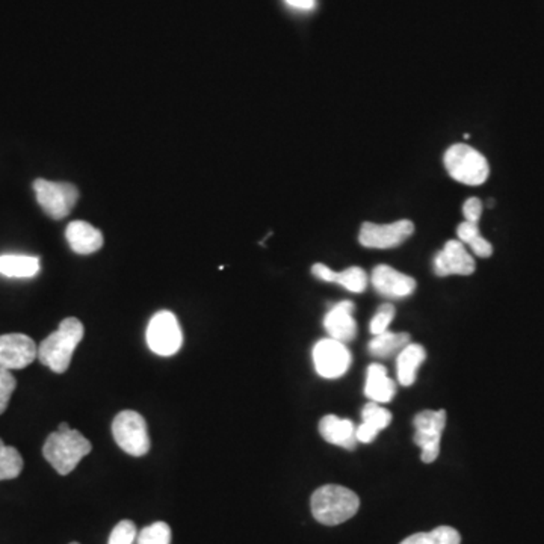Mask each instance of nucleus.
Returning a JSON list of instances; mask_svg holds the SVG:
<instances>
[{
    "instance_id": "19",
    "label": "nucleus",
    "mask_w": 544,
    "mask_h": 544,
    "mask_svg": "<svg viewBox=\"0 0 544 544\" xmlns=\"http://www.w3.org/2000/svg\"><path fill=\"white\" fill-rule=\"evenodd\" d=\"M425 348L417 343H408L396 359V371H398V381L402 386L415 384L417 369L425 361Z\"/></svg>"
},
{
    "instance_id": "12",
    "label": "nucleus",
    "mask_w": 544,
    "mask_h": 544,
    "mask_svg": "<svg viewBox=\"0 0 544 544\" xmlns=\"http://www.w3.org/2000/svg\"><path fill=\"white\" fill-rule=\"evenodd\" d=\"M434 272L439 277L470 276L475 272V260L461 241H448L434 258Z\"/></svg>"
},
{
    "instance_id": "32",
    "label": "nucleus",
    "mask_w": 544,
    "mask_h": 544,
    "mask_svg": "<svg viewBox=\"0 0 544 544\" xmlns=\"http://www.w3.org/2000/svg\"><path fill=\"white\" fill-rule=\"evenodd\" d=\"M287 5L295 10L310 11L317 6V0H284Z\"/></svg>"
},
{
    "instance_id": "10",
    "label": "nucleus",
    "mask_w": 544,
    "mask_h": 544,
    "mask_svg": "<svg viewBox=\"0 0 544 544\" xmlns=\"http://www.w3.org/2000/svg\"><path fill=\"white\" fill-rule=\"evenodd\" d=\"M315 369L322 378L334 380L345 375L351 367V354L345 343L334 339H322L313 348Z\"/></svg>"
},
{
    "instance_id": "28",
    "label": "nucleus",
    "mask_w": 544,
    "mask_h": 544,
    "mask_svg": "<svg viewBox=\"0 0 544 544\" xmlns=\"http://www.w3.org/2000/svg\"><path fill=\"white\" fill-rule=\"evenodd\" d=\"M17 381L10 371L0 369V415L8 408L11 396L14 393Z\"/></svg>"
},
{
    "instance_id": "25",
    "label": "nucleus",
    "mask_w": 544,
    "mask_h": 544,
    "mask_svg": "<svg viewBox=\"0 0 544 544\" xmlns=\"http://www.w3.org/2000/svg\"><path fill=\"white\" fill-rule=\"evenodd\" d=\"M138 544H171V528L165 522L145 526L139 532Z\"/></svg>"
},
{
    "instance_id": "26",
    "label": "nucleus",
    "mask_w": 544,
    "mask_h": 544,
    "mask_svg": "<svg viewBox=\"0 0 544 544\" xmlns=\"http://www.w3.org/2000/svg\"><path fill=\"white\" fill-rule=\"evenodd\" d=\"M393 317H395V307L392 304H383L378 309L375 317H372L371 326H369L372 334L378 336L381 333L387 332V326H391Z\"/></svg>"
},
{
    "instance_id": "16",
    "label": "nucleus",
    "mask_w": 544,
    "mask_h": 544,
    "mask_svg": "<svg viewBox=\"0 0 544 544\" xmlns=\"http://www.w3.org/2000/svg\"><path fill=\"white\" fill-rule=\"evenodd\" d=\"M319 433L322 439L332 445L350 450L356 449V426L350 419H341L334 415L326 416L319 422Z\"/></svg>"
},
{
    "instance_id": "4",
    "label": "nucleus",
    "mask_w": 544,
    "mask_h": 544,
    "mask_svg": "<svg viewBox=\"0 0 544 544\" xmlns=\"http://www.w3.org/2000/svg\"><path fill=\"white\" fill-rule=\"evenodd\" d=\"M445 167L450 177L469 186H480L489 178L487 159L467 144H454L448 149Z\"/></svg>"
},
{
    "instance_id": "33",
    "label": "nucleus",
    "mask_w": 544,
    "mask_h": 544,
    "mask_svg": "<svg viewBox=\"0 0 544 544\" xmlns=\"http://www.w3.org/2000/svg\"><path fill=\"white\" fill-rule=\"evenodd\" d=\"M70 430H71V428H70L69 424H67V422H62V424H60V426H58V431H61V433H65V431Z\"/></svg>"
},
{
    "instance_id": "29",
    "label": "nucleus",
    "mask_w": 544,
    "mask_h": 544,
    "mask_svg": "<svg viewBox=\"0 0 544 544\" xmlns=\"http://www.w3.org/2000/svg\"><path fill=\"white\" fill-rule=\"evenodd\" d=\"M463 213H465L466 221L478 223L481 213H482V202H481L480 198L475 197L466 200L465 206H463Z\"/></svg>"
},
{
    "instance_id": "27",
    "label": "nucleus",
    "mask_w": 544,
    "mask_h": 544,
    "mask_svg": "<svg viewBox=\"0 0 544 544\" xmlns=\"http://www.w3.org/2000/svg\"><path fill=\"white\" fill-rule=\"evenodd\" d=\"M135 539H136V528L134 522L123 520L111 532L108 544H134Z\"/></svg>"
},
{
    "instance_id": "2",
    "label": "nucleus",
    "mask_w": 544,
    "mask_h": 544,
    "mask_svg": "<svg viewBox=\"0 0 544 544\" xmlns=\"http://www.w3.org/2000/svg\"><path fill=\"white\" fill-rule=\"evenodd\" d=\"M312 515L319 523L336 526L356 515L360 507L359 496L342 485H324L315 491L310 500Z\"/></svg>"
},
{
    "instance_id": "18",
    "label": "nucleus",
    "mask_w": 544,
    "mask_h": 544,
    "mask_svg": "<svg viewBox=\"0 0 544 544\" xmlns=\"http://www.w3.org/2000/svg\"><path fill=\"white\" fill-rule=\"evenodd\" d=\"M395 393V383L387 376L386 367L372 363L371 367H367L365 395L372 402L384 404V402H391Z\"/></svg>"
},
{
    "instance_id": "9",
    "label": "nucleus",
    "mask_w": 544,
    "mask_h": 544,
    "mask_svg": "<svg viewBox=\"0 0 544 544\" xmlns=\"http://www.w3.org/2000/svg\"><path fill=\"white\" fill-rule=\"evenodd\" d=\"M415 233V224L401 219L392 224L365 223L361 226L359 241L367 248L387 250L400 247Z\"/></svg>"
},
{
    "instance_id": "22",
    "label": "nucleus",
    "mask_w": 544,
    "mask_h": 544,
    "mask_svg": "<svg viewBox=\"0 0 544 544\" xmlns=\"http://www.w3.org/2000/svg\"><path fill=\"white\" fill-rule=\"evenodd\" d=\"M461 537L458 531L450 526H439L431 532H419L410 535L400 544H460Z\"/></svg>"
},
{
    "instance_id": "13",
    "label": "nucleus",
    "mask_w": 544,
    "mask_h": 544,
    "mask_svg": "<svg viewBox=\"0 0 544 544\" xmlns=\"http://www.w3.org/2000/svg\"><path fill=\"white\" fill-rule=\"evenodd\" d=\"M372 284L376 293L387 298H406L415 293L416 280L396 271L389 265H378L372 271Z\"/></svg>"
},
{
    "instance_id": "34",
    "label": "nucleus",
    "mask_w": 544,
    "mask_h": 544,
    "mask_svg": "<svg viewBox=\"0 0 544 544\" xmlns=\"http://www.w3.org/2000/svg\"><path fill=\"white\" fill-rule=\"evenodd\" d=\"M70 544H79V543H70Z\"/></svg>"
},
{
    "instance_id": "14",
    "label": "nucleus",
    "mask_w": 544,
    "mask_h": 544,
    "mask_svg": "<svg viewBox=\"0 0 544 544\" xmlns=\"http://www.w3.org/2000/svg\"><path fill=\"white\" fill-rule=\"evenodd\" d=\"M354 304L351 301L337 302L324 319L328 336L342 343H350L357 336V322L352 317Z\"/></svg>"
},
{
    "instance_id": "5",
    "label": "nucleus",
    "mask_w": 544,
    "mask_h": 544,
    "mask_svg": "<svg viewBox=\"0 0 544 544\" xmlns=\"http://www.w3.org/2000/svg\"><path fill=\"white\" fill-rule=\"evenodd\" d=\"M112 434L117 445L132 457H143L149 452L150 437L143 416L134 410H124L115 416Z\"/></svg>"
},
{
    "instance_id": "11",
    "label": "nucleus",
    "mask_w": 544,
    "mask_h": 544,
    "mask_svg": "<svg viewBox=\"0 0 544 544\" xmlns=\"http://www.w3.org/2000/svg\"><path fill=\"white\" fill-rule=\"evenodd\" d=\"M35 357H38V348L29 336L19 333L0 336V369H23Z\"/></svg>"
},
{
    "instance_id": "24",
    "label": "nucleus",
    "mask_w": 544,
    "mask_h": 544,
    "mask_svg": "<svg viewBox=\"0 0 544 544\" xmlns=\"http://www.w3.org/2000/svg\"><path fill=\"white\" fill-rule=\"evenodd\" d=\"M332 283L341 284L342 287H345L350 293H365L367 286V272L359 267L348 268V269L342 272L334 271Z\"/></svg>"
},
{
    "instance_id": "21",
    "label": "nucleus",
    "mask_w": 544,
    "mask_h": 544,
    "mask_svg": "<svg viewBox=\"0 0 544 544\" xmlns=\"http://www.w3.org/2000/svg\"><path fill=\"white\" fill-rule=\"evenodd\" d=\"M411 336L408 333L384 332L374 337L369 342V354L378 359H391L398 356L404 348L410 343Z\"/></svg>"
},
{
    "instance_id": "31",
    "label": "nucleus",
    "mask_w": 544,
    "mask_h": 544,
    "mask_svg": "<svg viewBox=\"0 0 544 544\" xmlns=\"http://www.w3.org/2000/svg\"><path fill=\"white\" fill-rule=\"evenodd\" d=\"M470 248H472V251L475 252L478 258H490L491 254H493V247H491V243L487 241V239L482 238V236H476L475 239H472L469 243H467Z\"/></svg>"
},
{
    "instance_id": "7",
    "label": "nucleus",
    "mask_w": 544,
    "mask_h": 544,
    "mask_svg": "<svg viewBox=\"0 0 544 544\" xmlns=\"http://www.w3.org/2000/svg\"><path fill=\"white\" fill-rule=\"evenodd\" d=\"M34 189L41 209L54 219L67 217L79 198V191L75 185L65 182H50L45 178H37Z\"/></svg>"
},
{
    "instance_id": "23",
    "label": "nucleus",
    "mask_w": 544,
    "mask_h": 544,
    "mask_svg": "<svg viewBox=\"0 0 544 544\" xmlns=\"http://www.w3.org/2000/svg\"><path fill=\"white\" fill-rule=\"evenodd\" d=\"M23 470V458L21 452L6 446L0 439V481L14 480Z\"/></svg>"
},
{
    "instance_id": "17",
    "label": "nucleus",
    "mask_w": 544,
    "mask_h": 544,
    "mask_svg": "<svg viewBox=\"0 0 544 544\" xmlns=\"http://www.w3.org/2000/svg\"><path fill=\"white\" fill-rule=\"evenodd\" d=\"M361 419H363V424L356 428L357 441L371 443V441H375L380 431L391 425L392 413L378 406L376 402L371 401L363 407Z\"/></svg>"
},
{
    "instance_id": "8",
    "label": "nucleus",
    "mask_w": 544,
    "mask_h": 544,
    "mask_svg": "<svg viewBox=\"0 0 544 544\" xmlns=\"http://www.w3.org/2000/svg\"><path fill=\"white\" fill-rule=\"evenodd\" d=\"M445 410H425L415 416L416 445L422 450V461L430 465L441 454V433L445 430Z\"/></svg>"
},
{
    "instance_id": "1",
    "label": "nucleus",
    "mask_w": 544,
    "mask_h": 544,
    "mask_svg": "<svg viewBox=\"0 0 544 544\" xmlns=\"http://www.w3.org/2000/svg\"><path fill=\"white\" fill-rule=\"evenodd\" d=\"M84 324L78 317H67L61 322L56 332L41 342L38 359L45 367L56 374H64L69 369L75 350L84 339Z\"/></svg>"
},
{
    "instance_id": "15",
    "label": "nucleus",
    "mask_w": 544,
    "mask_h": 544,
    "mask_svg": "<svg viewBox=\"0 0 544 544\" xmlns=\"http://www.w3.org/2000/svg\"><path fill=\"white\" fill-rule=\"evenodd\" d=\"M65 238L76 254H93L103 247V235L99 228L85 221H73L65 230Z\"/></svg>"
},
{
    "instance_id": "6",
    "label": "nucleus",
    "mask_w": 544,
    "mask_h": 544,
    "mask_svg": "<svg viewBox=\"0 0 544 544\" xmlns=\"http://www.w3.org/2000/svg\"><path fill=\"white\" fill-rule=\"evenodd\" d=\"M147 345L158 356H174L184 345V333L173 312L162 310L152 317L147 326Z\"/></svg>"
},
{
    "instance_id": "30",
    "label": "nucleus",
    "mask_w": 544,
    "mask_h": 544,
    "mask_svg": "<svg viewBox=\"0 0 544 544\" xmlns=\"http://www.w3.org/2000/svg\"><path fill=\"white\" fill-rule=\"evenodd\" d=\"M457 235L463 243H469L472 239H475L476 236H480V226L478 223H472V221H465L457 227Z\"/></svg>"
},
{
    "instance_id": "3",
    "label": "nucleus",
    "mask_w": 544,
    "mask_h": 544,
    "mask_svg": "<svg viewBox=\"0 0 544 544\" xmlns=\"http://www.w3.org/2000/svg\"><path fill=\"white\" fill-rule=\"evenodd\" d=\"M91 452V443L79 431H54L47 437L43 456L60 475H69L84 457Z\"/></svg>"
},
{
    "instance_id": "20",
    "label": "nucleus",
    "mask_w": 544,
    "mask_h": 544,
    "mask_svg": "<svg viewBox=\"0 0 544 544\" xmlns=\"http://www.w3.org/2000/svg\"><path fill=\"white\" fill-rule=\"evenodd\" d=\"M40 271V259L23 254L0 256V274L10 278H30Z\"/></svg>"
}]
</instances>
